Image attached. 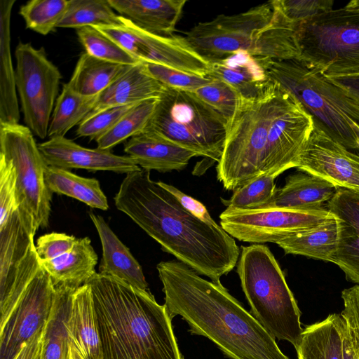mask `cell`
<instances>
[{"instance_id": "obj_1", "label": "cell", "mask_w": 359, "mask_h": 359, "mask_svg": "<svg viewBox=\"0 0 359 359\" xmlns=\"http://www.w3.org/2000/svg\"><path fill=\"white\" fill-rule=\"evenodd\" d=\"M116 208L127 215L162 249L198 274L220 284L240 257L234 238L217 223L198 219L159 182L141 169L126 175L114 196Z\"/></svg>"}, {"instance_id": "obj_2", "label": "cell", "mask_w": 359, "mask_h": 359, "mask_svg": "<svg viewBox=\"0 0 359 359\" xmlns=\"http://www.w3.org/2000/svg\"><path fill=\"white\" fill-rule=\"evenodd\" d=\"M156 269L169 316H181L191 334L209 339L231 359H290L222 283L180 261L161 262Z\"/></svg>"}, {"instance_id": "obj_3", "label": "cell", "mask_w": 359, "mask_h": 359, "mask_svg": "<svg viewBox=\"0 0 359 359\" xmlns=\"http://www.w3.org/2000/svg\"><path fill=\"white\" fill-rule=\"evenodd\" d=\"M87 284L103 359H183L172 318L149 290L97 272Z\"/></svg>"}, {"instance_id": "obj_4", "label": "cell", "mask_w": 359, "mask_h": 359, "mask_svg": "<svg viewBox=\"0 0 359 359\" xmlns=\"http://www.w3.org/2000/svg\"><path fill=\"white\" fill-rule=\"evenodd\" d=\"M297 26L270 1L238 14H222L199 22L187 32L184 39L209 62L240 50L255 57L298 60Z\"/></svg>"}, {"instance_id": "obj_5", "label": "cell", "mask_w": 359, "mask_h": 359, "mask_svg": "<svg viewBox=\"0 0 359 359\" xmlns=\"http://www.w3.org/2000/svg\"><path fill=\"white\" fill-rule=\"evenodd\" d=\"M269 77L290 92L313 126L349 149H359V103L319 71L298 60L262 57Z\"/></svg>"}, {"instance_id": "obj_6", "label": "cell", "mask_w": 359, "mask_h": 359, "mask_svg": "<svg viewBox=\"0 0 359 359\" xmlns=\"http://www.w3.org/2000/svg\"><path fill=\"white\" fill-rule=\"evenodd\" d=\"M289 92L270 79L258 96L241 98L227 123L217 177L225 189L235 191L261 175L270 126Z\"/></svg>"}, {"instance_id": "obj_7", "label": "cell", "mask_w": 359, "mask_h": 359, "mask_svg": "<svg viewBox=\"0 0 359 359\" xmlns=\"http://www.w3.org/2000/svg\"><path fill=\"white\" fill-rule=\"evenodd\" d=\"M237 272L252 315L274 339L296 348L304 330L301 312L269 248L263 244L242 247Z\"/></svg>"}, {"instance_id": "obj_8", "label": "cell", "mask_w": 359, "mask_h": 359, "mask_svg": "<svg viewBox=\"0 0 359 359\" xmlns=\"http://www.w3.org/2000/svg\"><path fill=\"white\" fill-rule=\"evenodd\" d=\"M298 60L326 77L359 75V0L297 25Z\"/></svg>"}, {"instance_id": "obj_9", "label": "cell", "mask_w": 359, "mask_h": 359, "mask_svg": "<svg viewBox=\"0 0 359 359\" xmlns=\"http://www.w3.org/2000/svg\"><path fill=\"white\" fill-rule=\"evenodd\" d=\"M226 126V120L194 92L165 86L147 128L197 156L218 162Z\"/></svg>"}, {"instance_id": "obj_10", "label": "cell", "mask_w": 359, "mask_h": 359, "mask_svg": "<svg viewBox=\"0 0 359 359\" xmlns=\"http://www.w3.org/2000/svg\"><path fill=\"white\" fill-rule=\"evenodd\" d=\"M33 135L26 126L0 123V156L15 170L17 210L25 227L36 233L48 225L53 194L45 182L47 165Z\"/></svg>"}, {"instance_id": "obj_11", "label": "cell", "mask_w": 359, "mask_h": 359, "mask_svg": "<svg viewBox=\"0 0 359 359\" xmlns=\"http://www.w3.org/2000/svg\"><path fill=\"white\" fill-rule=\"evenodd\" d=\"M15 85L24 121L34 135L44 139L57 100L62 75L45 49L19 42L15 48Z\"/></svg>"}, {"instance_id": "obj_12", "label": "cell", "mask_w": 359, "mask_h": 359, "mask_svg": "<svg viewBox=\"0 0 359 359\" xmlns=\"http://www.w3.org/2000/svg\"><path fill=\"white\" fill-rule=\"evenodd\" d=\"M330 211L322 207L311 210L226 208L220 215V226L233 238L262 244L274 243L313 229L333 219Z\"/></svg>"}, {"instance_id": "obj_13", "label": "cell", "mask_w": 359, "mask_h": 359, "mask_svg": "<svg viewBox=\"0 0 359 359\" xmlns=\"http://www.w3.org/2000/svg\"><path fill=\"white\" fill-rule=\"evenodd\" d=\"M103 33L141 62L205 77L210 72V62L190 47L184 36H157L141 29L123 17V25L104 27Z\"/></svg>"}, {"instance_id": "obj_14", "label": "cell", "mask_w": 359, "mask_h": 359, "mask_svg": "<svg viewBox=\"0 0 359 359\" xmlns=\"http://www.w3.org/2000/svg\"><path fill=\"white\" fill-rule=\"evenodd\" d=\"M55 295L51 278L41 264L8 320L0 327V359H13L22 345L44 328Z\"/></svg>"}, {"instance_id": "obj_15", "label": "cell", "mask_w": 359, "mask_h": 359, "mask_svg": "<svg viewBox=\"0 0 359 359\" xmlns=\"http://www.w3.org/2000/svg\"><path fill=\"white\" fill-rule=\"evenodd\" d=\"M313 128L311 116L289 92L270 126L262 173L278 177L286 170L296 168Z\"/></svg>"}, {"instance_id": "obj_16", "label": "cell", "mask_w": 359, "mask_h": 359, "mask_svg": "<svg viewBox=\"0 0 359 359\" xmlns=\"http://www.w3.org/2000/svg\"><path fill=\"white\" fill-rule=\"evenodd\" d=\"M296 168L338 188L359 191V155L351 152L314 126Z\"/></svg>"}, {"instance_id": "obj_17", "label": "cell", "mask_w": 359, "mask_h": 359, "mask_svg": "<svg viewBox=\"0 0 359 359\" xmlns=\"http://www.w3.org/2000/svg\"><path fill=\"white\" fill-rule=\"evenodd\" d=\"M47 165L65 170L86 169L90 172L111 171L128 174L141 170L128 156L111 150L83 147L65 137H55L38 144Z\"/></svg>"}, {"instance_id": "obj_18", "label": "cell", "mask_w": 359, "mask_h": 359, "mask_svg": "<svg viewBox=\"0 0 359 359\" xmlns=\"http://www.w3.org/2000/svg\"><path fill=\"white\" fill-rule=\"evenodd\" d=\"M338 230L337 245L332 263L346 278L359 285V191L338 188L328 201Z\"/></svg>"}, {"instance_id": "obj_19", "label": "cell", "mask_w": 359, "mask_h": 359, "mask_svg": "<svg viewBox=\"0 0 359 359\" xmlns=\"http://www.w3.org/2000/svg\"><path fill=\"white\" fill-rule=\"evenodd\" d=\"M66 331L70 359H103L92 291L87 283L72 293Z\"/></svg>"}, {"instance_id": "obj_20", "label": "cell", "mask_w": 359, "mask_h": 359, "mask_svg": "<svg viewBox=\"0 0 359 359\" xmlns=\"http://www.w3.org/2000/svg\"><path fill=\"white\" fill-rule=\"evenodd\" d=\"M123 150L142 169L161 172L180 171L197 156L148 128L126 141Z\"/></svg>"}, {"instance_id": "obj_21", "label": "cell", "mask_w": 359, "mask_h": 359, "mask_svg": "<svg viewBox=\"0 0 359 359\" xmlns=\"http://www.w3.org/2000/svg\"><path fill=\"white\" fill-rule=\"evenodd\" d=\"M111 8L151 34L172 36L186 0H108Z\"/></svg>"}, {"instance_id": "obj_22", "label": "cell", "mask_w": 359, "mask_h": 359, "mask_svg": "<svg viewBox=\"0 0 359 359\" xmlns=\"http://www.w3.org/2000/svg\"><path fill=\"white\" fill-rule=\"evenodd\" d=\"M210 64L211 70L207 77L228 83L243 99L258 96L270 80L262 57L253 56L245 50Z\"/></svg>"}, {"instance_id": "obj_23", "label": "cell", "mask_w": 359, "mask_h": 359, "mask_svg": "<svg viewBox=\"0 0 359 359\" xmlns=\"http://www.w3.org/2000/svg\"><path fill=\"white\" fill-rule=\"evenodd\" d=\"M89 216L99 235L102 257L99 273L114 276L142 290H148V284L138 262L130 250L120 241L104 218L93 212Z\"/></svg>"}, {"instance_id": "obj_24", "label": "cell", "mask_w": 359, "mask_h": 359, "mask_svg": "<svg viewBox=\"0 0 359 359\" xmlns=\"http://www.w3.org/2000/svg\"><path fill=\"white\" fill-rule=\"evenodd\" d=\"M338 187L328 181L306 172L290 175L285 185L276 189L271 201L261 208L311 210L323 207Z\"/></svg>"}, {"instance_id": "obj_25", "label": "cell", "mask_w": 359, "mask_h": 359, "mask_svg": "<svg viewBox=\"0 0 359 359\" xmlns=\"http://www.w3.org/2000/svg\"><path fill=\"white\" fill-rule=\"evenodd\" d=\"M97 259L90 239L85 237L78 238L65 254L52 260H41V262L55 289L75 291L86 284L96 273L95 267Z\"/></svg>"}, {"instance_id": "obj_26", "label": "cell", "mask_w": 359, "mask_h": 359, "mask_svg": "<svg viewBox=\"0 0 359 359\" xmlns=\"http://www.w3.org/2000/svg\"><path fill=\"white\" fill-rule=\"evenodd\" d=\"M165 86L147 72L144 62L133 65L126 73L99 94L97 102L88 116L104 109L135 104L159 97Z\"/></svg>"}, {"instance_id": "obj_27", "label": "cell", "mask_w": 359, "mask_h": 359, "mask_svg": "<svg viewBox=\"0 0 359 359\" xmlns=\"http://www.w3.org/2000/svg\"><path fill=\"white\" fill-rule=\"evenodd\" d=\"M34 234L23 224L17 209L0 227V304L11 291Z\"/></svg>"}, {"instance_id": "obj_28", "label": "cell", "mask_w": 359, "mask_h": 359, "mask_svg": "<svg viewBox=\"0 0 359 359\" xmlns=\"http://www.w3.org/2000/svg\"><path fill=\"white\" fill-rule=\"evenodd\" d=\"M15 3L0 1V123H18L20 118L11 53V18Z\"/></svg>"}, {"instance_id": "obj_29", "label": "cell", "mask_w": 359, "mask_h": 359, "mask_svg": "<svg viewBox=\"0 0 359 359\" xmlns=\"http://www.w3.org/2000/svg\"><path fill=\"white\" fill-rule=\"evenodd\" d=\"M344 328L337 313L306 326L295 348L298 359H344Z\"/></svg>"}, {"instance_id": "obj_30", "label": "cell", "mask_w": 359, "mask_h": 359, "mask_svg": "<svg viewBox=\"0 0 359 359\" xmlns=\"http://www.w3.org/2000/svg\"><path fill=\"white\" fill-rule=\"evenodd\" d=\"M133 65L100 60L83 52L79 57L68 86L85 96L100 94Z\"/></svg>"}, {"instance_id": "obj_31", "label": "cell", "mask_w": 359, "mask_h": 359, "mask_svg": "<svg viewBox=\"0 0 359 359\" xmlns=\"http://www.w3.org/2000/svg\"><path fill=\"white\" fill-rule=\"evenodd\" d=\"M44 178L52 194L72 197L93 208H109L107 198L95 178L81 177L68 170L48 165L45 169Z\"/></svg>"}, {"instance_id": "obj_32", "label": "cell", "mask_w": 359, "mask_h": 359, "mask_svg": "<svg viewBox=\"0 0 359 359\" xmlns=\"http://www.w3.org/2000/svg\"><path fill=\"white\" fill-rule=\"evenodd\" d=\"M337 224L334 217L313 229L289 236L277 245L285 254L332 262L337 250Z\"/></svg>"}, {"instance_id": "obj_33", "label": "cell", "mask_w": 359, "mask_h": 359, "mask_svg": "<svg viewBox=\"0 0 359 359\" xmlns=\"http://www.w3.org/2000/svg\"><path fill=\"white\" fill-rule=\"evenodd\" d=\"M98 96L82 95L65 83L55 104L48 136L50 138L65 137L70 129L79 125L93 110Z\"/></svg>"}, {"instance_id": "obj_34", "label": "cell", "mask_w": 359, "mask_h": 359, "mask_svg": "<svg viewBox=\"0 0 359 359\" xmlns=\"http://www.w3.org/2000/svg\"><path fill=\"white\" fill-rule=\"evenodd\" d=\"M55 290L56 295L52 312L44 327L43 359H70L66 321L71 297L74 291Z\"/></svg>"}, {"instance_id": "obj_35", "label": "cell", "mask_w": 359, "mask_h": 359, "mask_svg": "<svg viewBox=\"0 0 359 359\" xmlns=\"http://www.w3.org/2000/svg\"><path fill=\"white\" fill-rule=\"evenodd\" d=\"M114 11L108 0H69L67 10L57 28L77 30L87 26L122 25V16Z\"/></svg>"}, {"instance_id": "obj_36", "label": "cell", "mask_w": 359, "mask_h": 359, "mask_svg": "<svg viewBox=\"0 0 359 359\" xmlns=\"http://www.w3.org/2000/svg\"><path fill=\"white\" fill-rule=\"evenodd\" d=\"M159 97L136 104L109 131L95 140L97 148L111 150L122 142L139 135L147 128Z\"/></svg>"}, {"instance_id": "obj_37", "label": "cell", "mask_w": 359, "mask_h": 359, "mask_svg": "<svg viewBox=\"0 0 359 359\" xmlns=\"http://www.w3.org/2000/svg\"><path fill=\"white\" fill-rule=\"evenodd\" d=\"M69 0H31L22 5L19 13L27 29L47 35L65 15Z\"/></svg>"}, {"instance_id": "obj_38", "label": "cell", "mask_w": 359, "mask_h": 359, "mask_svg": "<svg viewBox=\"0 0 359 359\" xmlns=\"http://www.w3.org/2000/svg\"><path fill=\"white\" fill-rule=\"evenodd\" d=\"M76 34L86 52L93 57L125 65L141 62L93 26L79 29Z\"/></svg>"}, {"instance_id": "obj_39", "label": "cell", "mask_w": 359, "mask_h": 359, "mask_svg": "<svg viewBox=\"0 0 359 359\" xmlns=\"http://www.w3.org/2000/svg\"><path fill=\"white\" fill-rule=\"evenodd\" d=\"M277 176L262 174L236 189L224 202L227 208L252 210L261 208L272 198L276 190L274 180Z\"/></svg>"}, {"instance_id": "obj_40", "label": "cell", "mask_w": 359, "mask_h": 359, "mask_svg": "<svg viewBox=\"0 0 359 359\" xmlns=\"http://www.w3.org/2000/svg\"><path fill=\"white\" fill-rule=\"evenodd\" d=\"M212 79L194 93L220 114L228 123L235 114L241 97L228 83L219 79Z\"/></svg>"}, {"instance_id": "obj_41", "label": "cell", "mask_w": 359, "mask_h": 359, "mask_svg": "<svg viewBox=\"0 0 359 359\" xmlns=\"http://www.w3.org/2000/svg\"><path fill=\"white\" fill-rule=\"evenodd\" d=\"M41 264V259L36 251L35 244L32 241L19 267L8 297L4 303L0 304V327L4 325L8 320L25 290L39 269Z\"/></svg>"}, {"instance_id": "obj_42", "label": "cell", "mask_w": 359, "mask_h": 359, "mask_svg": "<svg viewBox=\"0 0 359 359\" xmlns=\"http://www.w3.org/2000/svg\"><path fill=\"white\" fill-rule=\"evenodd\" d=\"M144 65L148 73L160 83L177 90L194 92L212 80L156 63Z\"/></svg>"}, {"instance_id": "obj_43", "label": "cell", "mask_w": 359, "mask_h": 359, "mask_svg": "<svg viewBox=\"0 0 359 359\" xmlns=\"http://www.w3.org/2000/svg\"><path fill=\"white\" fill-rule=\"evenodd\" d=\"M136 104L111 107L87 116L79 125L76 135L95 140L113 128Z\"/></svg>"}, {"instance_id": "obj_44", "label": "cell", "mask_w": 359, "mask_h": 359, "mask_svg": "<svg viewBox=\"0 0 359 359\" xmlns=\"http://www.w3.org/2000/svg\"><path fill=\"white\" fill-rule=\"evenodd\" d=\"M273 3L290 22L299 25L332 9V0H273Z\"/></svg>"}, {"instance_id": "obj_45", "label": "cell", "mask_w": 359, "mask_h": 359, "mask_svg": "<svg viewBox=\"0 0 359 359\" xmlns=\"http://www.w3.org/2000/svg\"><path fill=\"white\" fill-rule=\"evenodd\" d=\"M16 180L12 163L0 156V227L16 210Z\"/></svg>"}, {"instance_id": "obj_46", "label": "cell", "mask_w": 359, "mask_h": 359, "mask_svg": "<svg viewBox=\"0 0 359 359\" xmlns=\"http://www.w3.org/2000/svg\"><path fill=\"white\" fill-rule=\"evenodd\" d=\"M344 309L341 312L347 332L359 358V285L341 292Z\"/></svg>"}, {"instance_id": "obj_47", "label": "cell", "mask_w": 359, "mask_h": 359, "mask_svg": "<svg viewBox=\"0 0 359 359\" xmlns=\"http://www.w3.org/2000/svg\"><path fill=\"white\" fill-rule=\"evenodd\" d=\"M77 239L64 233L44 234L36 240L35 248L37 255L41 261L54 259L69 251Z\"/></svg>"}, {"instance_id": "obj_48", "label": "cell", "mask_w": 359, "mask_h": 359, "mask_svg": "<svg viewBox=\"0 0 359 359\" xmlns=\"http://www.w3.org/2000/svg\"><path fill=\"white\" fill-rule=\"evenodd\" d=\"M160 184L167 191L171 193L184 208L191 214L209 224H215V221L212 218L205 206L196 199L184 194L172 185L159 182Z\"/></svg>"}, {"instance_id": "obj_49", "label": "cell", "mask_w": 359, "mask_h": 359, "mask_svg": "<svg viewBox=\"0 0 359 359\" xmlns=\"http://www.w3.org/2000/svg\"><path fill=\"white\" fill-rule=\"evenodd\" d=\"M43 350L44 328L26 341L13 359H43Z\"/></svg>"}, {"instance_id": "obj_50", "label": "cell", "mask_w": 359, "mask_h": 359, "mask_svg": "<svg viewBox=\"0 0 359 359\" xmlns=\"http://www.w3.org/2000/svg\"><path fill=\"white\" fill-rule=\"evenodd\" d=\"M328 79L343 88L359 103V75L341 76Z\"/></svg>"}, {"instance_id": "obj_51", "label": "cell", "mask_w": 359, "mask_h": 359, "mask_svg": "<svg viewBox=\"0 0 359 359\" xmlns=\"http://www.w3.org/2000/svg\"><path fill=\"white\" fill-rule=\"evenodd\" d=\"M345 325V324H344ZM344 359H359L352 340L347 332L344 328Z\"/></svg>"}, {"instance_id": "obj_52", "label": "cell", "mask_w": 359, "mask_h": 359, "mask_svg": "<svg viewBox=\"0 0 359 359\" xmlns=\"http://www.w3.org/2000/svg\"><path fill=\"white\" fill-rule=\"evenodd\" d=\"M355 131H356L358 140H359V126H358V125L355 126Z\"/></svg>"}]
</instances>
